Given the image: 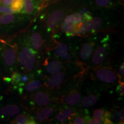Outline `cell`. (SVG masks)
I'll list each match as a JSON object with an SVG mask.
<instances>
[{"instance_id":"ffe728a7","label":"cell","mask_w":124,"mask_h":124,"mask_svg":"<svg viewBox=\"0 0 124 124\" xmlns=\"http://www.w3.org/2000/svg\"><path fill=\"white\" fill-rule=\"evenodd\" d=\"M21 111L20 107L16 104L6 105L1 110V114L4 117H13L17 115Z\"/></svg>"},{"instance_id":"30bf717a","label":"cell","mask_w":124,"mask_h":124,"mask_svg":"<svg viewBox=\"0 0 124 124\" xmlns=\"http://www.w3.org/2000/svg\"><path fill=\"white\" fill-rule=\"evenodd\" d=\"M96 44L97 38L90 39L83 43L77 55L76 64L78 66L89 70L88 65L93 55Z\"/></svg>"},{"instance_id":"3957f363","label":"cell","mask_w":124,"mask_h":124,"mask_svg":"<svg viewBox=\"0 0 124 124\" xmlns=\"http://www.w3.org/2000/svg\"><path fill=\"white\" fill-rule=\"evenodd\" d=\"M18 53V61L24 72L32 73L36 70L40 63V52L24 44Z\"/></svg>"},{"instance_id":"f546056e","label":"cell","mask_w":124,"mask_h":124,"mask_svg":"<svg viewBox=\"0 0 124 124\" xmlns=\"http://www.w3.org/2000/svg\"><path fill=\"white\" fill-rule=\"evenodd\" d=\"M56 1H57V0H43L42 1V4H41V9H43L46 7H47L49 4L55 2Z\"/></svg>"},{"instance_id":"d6a6232c","label":"cell","mask_w":124,"mask_h":124,"mask_svg":"<svg viewBox=\"0 0 124 124\" xmlns=\"http://www.w3.org/2000/svg\"><path fill=\"white\" fill-rule=\"evenodd\" d=\"M2 0H0V4H1V2H2Z\"/></svg>"},{"instance_id":"8fae6325","label":"cell","mask_w":124,"mask_h":124,"mask_svg":"<svg viewBox=\"0 0 124 124\" xmlns=\"http://www.w3.org/2000/svg\"><path fill=\"white\" fill-rule=\"evenodd\" d=\"M69 68L55 75L44 77V86L52 91L61 89L62 86L65 85L67 82L70 79V74Z\"/></svg>"},{"instance_id":"ac0fdd59","label":"cell","mask_w":124,"mask_h":124,"mask_svg":"<svg viewBox=\"0 0 124 124\" xmlns=\"http://www.w3.org/2000/svg\"><path fill=\"white\" fill-rule=\"evenodd\" d=\"M24 86V88L20 87L19 89L21 94H22L24 91L31 93L44 86V80L39 79H32L30 81L28 82Z\"/></svg>"},{"instance_id":"f1b7e54d","label":"cell","mask_w":124,"mask_h":124,"mask_svg":"<svg viewBox=\"0 0 124 124\" xmlns=\"http://www.w3.org/2000/svg\"><path fill=\"white\" fill-rule=\"evenodd\" d=\"M82 16H83V23L89 22V21H90L93 18L92 15H91L89 12H85V13H83V15H82Z\"/></svg>"},{"instance_id":"52a82bcc","label":"cell","mask_w":124,"mask_h":124,"mask_svg":"<svg viewBox=\"0 0 124 124\" xmlns=\"http://www.w3.org/2000/svg\"><path fill=\"white\" fill-rule=\"evenodd\" d=\"M109 40V35H106L98 42H97L88 65L89 69L101 66L108 58L111 49Z\"/></svg>"},{"instance_id":"1f68e13d","label":"cell","mask_w":124,"mask_h":124,"mask_svg":"<svg viewBox=\"0 0 124 124\" xmlns=\"http://www.w3.org/2000/svg\"><path fill=\"white\" fill-rule=\"evenodd\" d=\"M13 0H2V4L6 7H9L10 5Z\"/></svg>"},{"instance_id":"4dcf8cb0","label":"cell","mask_w":124,"mask_h":124,"mask_svg":"<svg viewBox=\"0 0 124 124\" xmlns=\"http://www.w3.org/2000/svg\"><path fill=\"white\" fill-rule=\"evenodd\" d=\"M124 62H122L120 64V66H119V67H118V73L120 74V75L121 77H124Z\"/></svg>"},{"instance_id":"7a4b0ae2","label":"cell","mask_w":124,"mask_h":124,"mask_svg":"<svg viewBox=\"0 0 124 124\" xmlns=\"http://www.w3.org/2000/svg\"><path fill=\"white\" fill-rule=\"evenodd\" d=\"M23 15L0 14V35L7 37L24 31L31 24V19Z\"/></svg>"},{"instance_id":"83f0119b","label":"cell","mask_w":124,"mask_h":124,"mask_svg":"<svg viewBox=\"0 0 124 124\" xmlns=\"http://www.w3.org/2000/svg\"><path fill=\"white\" fill-rule=\"evenodd\" d=\"M117 91L120 94L121 96L124 95V82L120 81L117 85Z\"/></svg>"},{"instance_id":"7402d4cb","label":"cell","mask_w":124,"mask_h":124,"mask_svg":"<svg viewBox=\"0 0 124 124\" xmlns=\"http://www.w3.org/2000/svg\"><path fill=\"white\" fill-rule=\"evenodd\" d=\"M96 7L102 9L113 8L117 5V0H93Z\"/></svg>"},{"instance_id":"d6986e66","label":"cell","mask_w":124,"mask_h":124,"mask_svg":"<svg viewBox=\"0 0 124 124\" xmlns=\"http://www.w3.org/2000/svg\"><path fill=\"white\" fill-rule=\"evenodd\" d=\"M99 100V94L90 93L88 95L82 97L80 100V105L85 108H91L97 103Z\"/></svg>"},{"instance_id":"5bb4252c","label":"cell","mask_w":124,"mask_h":124,"mask_svg":"<svg viewBox=\"0 0 124 124\" xmlns=\"http://www.w3.org/2000/svg\"><path fill=\"white\" fill-rule=\"evenodd\" d=\"M33 111V117L35 122L41 123L52 121L53 117L58 111V108L55 104H52L36 108Z\"/></svg>"},{"instance_id":"484cf974","label":"cell","mask_w":124,"mask_h":124,"mask_svg":"<svg viewBox=\"0 0 124 124\" xmlns=\"http://www.w3.org/2000/svg\"><path fill=\"white\" fill-rule=\"evenodd\" d=\"M21 74L17 71H13L10 77V82L15 86H20L21 82Z\"/></svg>"},{"instance_id":"9c48e42d","label":"cell","mask_w":124,"mask_h":124,"mask_svg":"<svg viewBox=\"0 0 124 124\" xmlns=\"http://www.w3.org/2000/svg\"><path fill=\"white\" fill-rule=\"evenodd\" d=\"M106 31H109L107 21L101 17L96 16L93 17L89 22L83 23V25L78 36L86 38L91 35Z\"/></svg>"},{"instance_id":"8992f818","label":"cell","mask_w":124,"mask_h":124,"mask_svg":"<svg viewBox=\"0 0 124 124\" xmlns=\"http://www.w3.org/2000/svg\"><path fill=\"white\" fill-rule=\"evenodd\" d=\"M53 93L54 91L44 86L31 93L29 105L32 111L39 108L58 103V96H55Z\"/></svg>"},{"instance_id":"277c9868","label":"cell","mask_w":124,"mask_h":124,"mask_svg":"<svg viewBox=\"0 0 124 124\" xmlns=\"http://www.w3.org/2000/svg\"><path fill=\"white\" fill-rule=\"evenodd\" d=\"M90 78L102 85L114 86L121 81L122 77L112 67L102 65L91 69Z\"/></svg>"},{"instance_id":"6da1fadb","label":"cell","mask_w":124,"mask_h":124,"mask_svg":"<svg viewBox=\"0 0 124 124\" xmlns=\"http://www.w3.org/2000/svg\"><path fill=\"white\" fill-rule=\"evenodd\" d=\"M77 7L76 2L71 0H63L51 7L41 17V21L44 23L46 33L52 40V37L56 33L60 23L67 15Z\"/></svg>"},{"instance_id":"9a60e30c","label":"cell","mask_w":124,"mask_h":124,"mask_svg":"<svg viewBox=\"0 0 124 124\" xmlns=\"http://www.w3.org/2000/svg\"><path fill=\"white\" fill-rule=\"evenodd\" d=\"M18 49L17 44L14 45H6L4 47L2 54L3 62L5 66L9 69H13L16 63Z\"/></svg>"},{"instance_id":"4fadbf2b","label":"cell","mask_w":124,"mask_h":124,"mask_svg":"<svg viewBox=\"0 0 124 124\" xmlns=\"http://www.w3.org/2000/svg\"><path fill=\"white\" fill-rule=\"evenodd\" d=\"M82 94L77 88L67 90L61 95L58 96V103L69 106H75L79 104Z\"/></svg>"},{"instance_id":"7c38bea8","label":"cell","mask_w":124,"mask_h":124,"mask_svg":"<svg viewBox=\"0 0 124 124\" xmlns=\"http://www.w3.org/2000/svg\"><path fill=\"white\" fill-rule=\"evenodd\" d=\"M70 63H66L50 56L46 58L42 64L45 73L44 77L55 75L60 71L68 69L70 67Z\"/></svg>"},{"instance_id":"4316f807","label":"cell","mask_w":124,"mask_h":124,"mask_svg":"<svg viewBox=\"0 0 124 124\" xmlns=\"http://www.w3.org/2000/svg\"><path fill=\"white\" fill-rule=\"evenodd\" d=\"M0 13H5V14H14L15 12L11 9V8H9L6 6L0 5Z\"/></svg>"},{"instance_id":"cb8c5ba5","label":"cell","mask_w":124,"mask_h":124,"mask_svg":"<svg viewBox=\"0 0 124 124\" xmlns=\"http://www.w3.org/2000/svg\"><path fill=\"white\" fill-rule=\"evenodd\" d=\"M10 7L15 13H21L24 8V0H13Z\"/></svg>"},{"instance_id":"d4e9b609","label":"cell","mask_w":124,"mask_h":124,"mask_svg":"<svg viewBox=\"0 0 124 124\" xmlns=\"http://www.w3.org/2000/svg\"><path fill=\"white\" fill-rule=\"evenodd\" d=\"M124 108H121L118 110L115 111L114 113H113V114L111 113V120L117 122L118 124H121L122 122H124Z\"/></svg>"},{"instance_id":"44dd1931","label":"cell","mask_w":124,"mask_h":124,"mask_svg":"<svg viewBox=\"0 0 124 124\" xmlns=\"http://www.w3.org/2000/svg\"><path fill=\"white\" fill-rule=\"evenodd\" d=\"M12 123L16 124H36L33 116L27 114H20L16 117Z\"/></svg>"},{"instance_id":"5b68a950","label":"cell","mask_w":124,"mask_h":124,"mask_svg":"<svg viewBox=\"0 0 124 124\" xmlns=\"http://www.w3.org/2000/svg\"><path fill=\"white\" fill-rule=\"evenodd\" d=\"M55 43L46 51L49 56L66 63L77 62V54L70 44L57 41Z\"/></svg>"},{"instance_id":"ba28073f","label":"cell","mask_w":124,"mask_h":124,"mask_svg":"<svg viewBox=\"0 0 124 124\" xmlns=\"http://www.w3.org/2000/svg\"><path fill=\"white\" fill-rule=\"evenodd\" d=\"M47 34L44 30H39L34 28L25 36L24 43L39 52H45L52 46L49 44Z\"/></svg>"},{"instance_id":"603a6c76","label":"cell","mask_w":124,"mask_h":124,"mask_svg":"<svg viewBox=\"0 0 124 124\" xmlns=\"http://www.w3.org/2000/svg\"><path fill=\"white\" fill-rule=\"evenodd\" d=\"M105 111L102 108H97L93 111V118L95 121V124H102Z\"/></svg>"},{"instance_id":"e0dca14e","label":"cell","mask_w":124,"mask_h":124,"mask_svg":"<svg viewBox=\"0 0 124 124\" xmlns=\"http://www.w3.org/2000/svg\"><path fill=\"white\" fill-rule=\"evenodd\" d=\"M75 112L71 106L64 105V106L61 107L59 109V112L55 116L56 121L60 124L64 123L66 121L69 122V119Z\"/></svg>"},{"instance_id":"2e32d148","label":"cell","mask_w":124,"mask_h":124,"mask_svg":"<svg viewBox=\"0 0 124 124\" xmlns=\"http://www.w3.org/2000/svg\"><path fill=\"white\" fill-rule=\"evenodd\" d=\"M41 0H24V10L21 13L28 16H35L41 9Z\"/></svg>"}]
</instances>
